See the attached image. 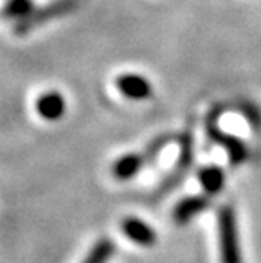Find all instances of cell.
I'll return each mask as SVG.
<instances>
[{"instance_id": "cell-1", "label": "cell", "mask_w": 261, "mask_h": 263, "mask_svg": "<svg viewBox=\"0 0 261 263\" xmlns=\"http://www.w3.org/2000/svg\"><path fill=\"white\" fill-rule=\"evenodd\" d=\"M219 226V246L222 263H243V255L237 236L236 212L232 205H222L217 214Z\"/></svg>"}, {"instance_id": "cell-2", "label": "cell", "mask_w": 261, "mask_h": 263, "mask_svg": "<svg viewBox=\"0 0 261 263\" xmlns=\"http://www.w3.org/2000/svg\"><path fill=\"white\" fill-rule=\"evenodd\" d=\"M78 5H80V0H53V2L43 5L39 9H34L27 17L17 21V24L14 26V32L17 36L29 34L36 27L44 26L49 21L59 19L66 14L73 12Z\"/></svg>"}, {"instance_id": "cell-3", "label": "cell", "mask_w": 261, "mask_h": 263, "mask_svg": "<svg viewBox=\"0 0 261 263\" xmlns=\"http://www.w3.org/2000/svg\"><path fill=\"white\" fill-rule=\"evenodd\" d=\"M220 112H222V109H214L212 112L207 116V119H205V133H207L210 141L219 144V146H222L227 151L232 165H239L246 160L248 148L239 138L232 136V134H227L220 129L217 124V117Z\"/></svg>"}, {"instance_id": "cell-4", "label": "cell", "mask_w": 261, "mask_h": 263, "mask_svg": "<svg viewBox=\"0 0 261 263\" xmlns=\"http://www.w3.org/2000/svg\"><path fill=\"white\" fill-rule=\"evenodd\" d=\"M192 163H193V133H192V129H185L182 134V146H180L178 163H176L173 172L166 177V180L159 185L156 194H154V199L163 197V195L171 192L175 187H178L183 178H185V175L188 173V170L192 168Z\"/></svg>"}, {"instance_id": "cell-5", "label": "cell", "mask_w": 261, "mask_h": 263, "mask_svg": "<svg viewBox=\"0 0 261 263\" xmlns=\"http://www.w3.org/2000/svg\"><path fill=\"white\" fill-rule=\"evenodd\" d=\"M115 87L117 90L127 99L132 100H144L151 97L153 87L146 78L136 73H124L115 78Z\"/></svg>"}, {"instance_id": "cell-6", "label": "cell", "mask_w": 261, "mask_h": 263, "mask_svg": "<svg viewBox=\"0 0 261 263\" xmlns=\"http://www.w3.org/2000/svg\"><path fill=\"white\" fill-rule=\"evenodd\" d=\"M210 207V199L207 195H192V197L182 199L178 204L173 207V221L176 224H187L193 217L202 214Z\"/></svg>"}, {"instance_id": "cell-7", "label": "cell", "mask_w": 261, "mask_h": 263, "mask_svg": "<svg viewBox=\"0 0 261 263\" xmlns=\"http://www.w3.org/2000/svg\"><path fill=\"white\" fill-rule=\"evenodd\" d=\"M146 163H149V156L144 149L141 153L124 155L119 160H115V163L112 165V175L117 180H129V178L136 177Z\"/></svg>"}, {"instance_id": "cell-8", "label": "cell", "mask_w": 261, "mask_h": 263, "mask_svg": "<svg viewBox=\"0 0 261 263\" xmlns=\"http://www.w3.org/2000/svg\"><path fill=\"white\" fill-rule=\"evenodd\" d=\"M122 233L131 239L132 243L141 246H153L156 243V233L154 229L137 217H127L122 221Z\"/></svg>"}, {"instance_id": "cell-9", "label": "cell", "mask_w": 261, "mask_h": 263, "mask_svg": "<svg viewBox=\"0 0 261 263\" xmlns=\"http://www.w3.org/2000/svg\"><path fill=\"white\" fill-rule=\"evenodd\" d=\"M36 110L43 119L46 121H58L65 114L66 104L63 95L58 92H46L43 93L36 102Z\"/></svg>"}, {"instance_id": "cell-10", "label": "cell", "mask_w": 261, "mask_h": 263, "mask_svg": "<svg viewBox=\"0 0 261 263\" xmlns=\"http://www.w3.org/2000/svg\"><path fill=\"white\" fill-rule=\"evenodd\" d=\"M198 182L200 185L204 187V190L207 192L209 195H215L219 194L222 187H224V172L219 166H214V165H209V166H204V168L198 170Z\"/></svg>"}, {"instance_id": "cell-11", "label": "cell", "mask_w": 261, "mask_h": 263, "mask_svg": "<svg viewBox=\"0 0 261 263\" xmlns=\"http://www.w3.org/2000/svg\"><path fill=\"white\" fill-rule=\"evenodd\" d=\"M114 251H115V245L112 239L101 238L92 246V250L88 251L87 258L83 260V263H107L112 258Z\"/></svg>"}, {"instance_id": "cell-12", "label": "cell", "mask_w": 261, "mask_h": 263, "mask_svg": "<svg viewBox=\"0 0 261 263\" xmlns=\"http://www.w3.org/2000/svg\"><path fill=\"white\" fill-rule=\"evenodd\" d=\"M34 10V2L32 0H7L2 7V15L10 21H21L27 17Z\"/></svg>"}]
</instances>
